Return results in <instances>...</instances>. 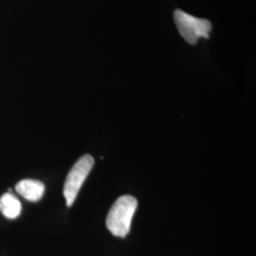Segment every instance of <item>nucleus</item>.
I'll use <instances>...</instances> for the list:
<instances>
[{"label": "nucleus", "instance_id": "3", "mask_svg": "<svg viewBox=\"0 0 256 256\" xmlns=\"http://www.w3.org/2000/svg\"><path fill=\"white\" fill-rule=\"evenodd\" d=\"M93 165L94 158L92 156L84 155L80 158L70 169L64 185V196L68 207H70L74 204L82 183L90 173Z\"/></svg>", "mask_w": 256, "mask_h": 256}, {"label": "nucleus", "instance_id": "1", "mask_svg": "<svg viewBox=\"0 0 256 256\" xmlns=\"http://www.w3.org/2000/svg\"><path fill=\"white\" fill-rule=\"evenodd\" d=\"M137 207V200L131 196H122L115 202L106 218V227L113 236L118 238L128 236Z\"/></svg>", "mask_w": 256, "mask_h": 256}, {"label": "nucleus", "instance_id": "5", "mask_svg": "<svg viewBox=\"0 0 256 256\" xmlns=\"http://www.w3.org/2000/svg\"><path fill=\"white\" fill-rule=\"evenodd\" d=\"M21 209V203L12 194L6 192L0 198V212L5 218L9 220L18 218Z\"/></svg>", "mask_w": 256, "mask_h": 256}, {"label": "nucleus", "instance_id": "4", "mask_svg": "<svg viewBox=\"0 0 256 256\" xmlns=\"http://www.w3.org/2000/svg\"><path fill=\"white\" fill-rule=\"evenodd\" d=\"M16 191L24 198L30 202H38L42 198L45 192L44 183L36 180H20L16 186Z\"/></svg>", "mask_w": 256, "mask_h": 256}, {"label": "nucleus", "instance_id": "2", "mask_svg": "<svg viewBox=\"0 0 256 256\" xmlns=\"http://www.w3.org/2000/svg\"><path fill=\"white\" fill-rule=\"evenodd\" d=\"M174 23L180 36L189 44H196L198 39H209L212 24L207 19L198 18L182 10H176Z\"/></svg>", "mask_w": 256, "mask_h": 256}]
</instances>
